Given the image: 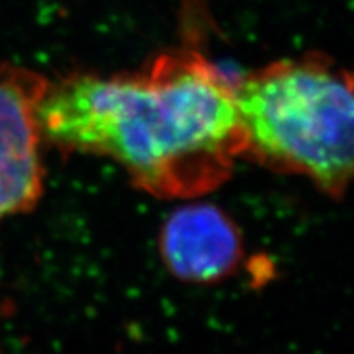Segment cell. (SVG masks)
I'll list each match as a JSON object with an SVG mask.
<instances>
[{
	"mask_svg": "<svg viewBox=\"0 0 354 354\" xmlns=\"http://www.w3.org/2000/svg\"><path fill=\"white\" fill-rule=\"evenodd\" d=\"M41 136L63 151L113 159L158 197H197L243 154L234 84L196 51L162 53L135 73L50 82Z\"/></svg>",
	"mask_w": 354,
	"mask_h": 354,
	"instance_id": "obj_1",
	"label": "cell"
},
{
	"mask_svg": "<svg viewBox=\"0 0 354 354\" xmlns=\"http://www.w3.org/2000/svg\"><path fill=\"white\" fill-rule=\"evenodd\" d=\"M243 154L342 197L353 174L351 74L308 53L264 66L234 84Z\"/></svg>",
	"mask_w": 354,
	"mask_h": 354,
	"instance_id": "obj_2",
	"label": "cell"
},
{
	"mask_svg": "<svg viewBox=\"0 0 354 354\" xmlns=\"http://www.w3.org/2000/svg\"><path fill=\"white\" fill-rule=\"evenodd\" d=\"M50 81L0 63V225L32 210L43 190L38 105Z\"/></svg>",
	"mask_w": 354,
	"mask_h": 354,
	"instance_id": "obj_3",
	"label": "cell"
},
{
	"mask_svg": "<svg viewBox=\"0 0 354 354\" xmlns=\"http://www.w3.org/2000/svg\"><path fill=\"white\" fill-rule=\"evenodd\" d=\"M159 250L174 276L201 284L228 276L243 253L233 221L209 203L176 210L161 230Z\"/></svg>",
	"mask_w": 354,
	"mask_h": 354,
	"instance_id": "obj_4",
	"label": "cell"
},
{
	"mask_svg": "<svg viewBox=\"0 0 354 354\" xmlns=\"http://www.w3.org/2000/svg\"><path fill=\"white\" fill-rule=\"evenodd\" d=\"M0 354H2V353H0Z\"/></svg>",
	"mask_w": 354,
	"mask_h": 354,
	"instance_id": "obj_5",
	"label": "cell"
}]
</instances>
